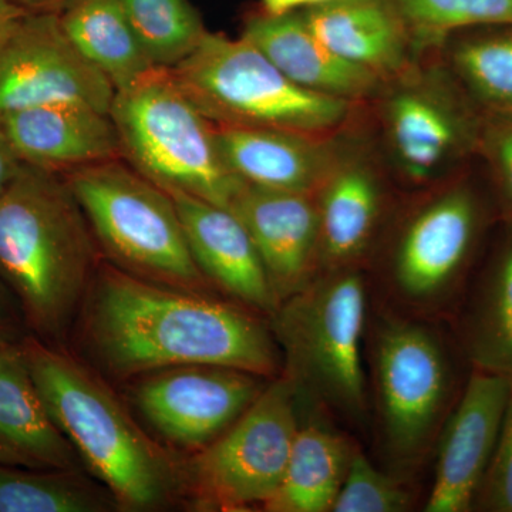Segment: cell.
Masks as SVG:
<instances>
[{
    "instance_id": "cell-1",
    "label": "cell",
    "mask_w": 512,
    "mask_h": 512,
    "mask_svg": "<svg viewBox=\"0 0 512 512\" xmlns=\"http://www.w3.org/2000/svg\"><path fill=\"white\" fill-rule=\"evenodd\" d=\"M73 328L99 373L120 382L185 365L275 379L282 355L269 319L220 292L147 281L101 259Z\"/></svg>"
},
{
    "instance_id": "cell-2",
    "label": "cell",
    "mask_w": 512,
    "mask_h": 512,
    "mask_svg": "<svg viewBox=\"0 0 512 512\" xmlns=\"http://www.w3.org/2000/svg\"><path fill=\"white\" fill-rule=\"evenodd\" d=\"M19 346L53 420L119 511H160L183 500V458L138 426L101 373L35 335Z\"/></svg>"
},
{
    "instance_id": "cell-3",
    "label": "cell",
    "mask_w": 512,
    "mask_h": 512,
    "mask_svg": "<svg viewBox=\"0 0 512 512\" xmlns=\"http://www.w3.org/2000/svg\"><path fill=\"white\" fill-rule=\"evenodd\" d=\"M101 259L63 175L23 164L0 195V279L32 335L66 339Z\"/></svg>"
},
{
    "instance_id": "cell-4",
    "label": "cell",
    "mask_w": 512,
    "mask_h": 512,
    "mask_svg": "<svg viewBox=\"0 0 512 512\" xmlns=\"http://www.w3.org/2000/svg\"><path fill=\"white\" fill-rule=\"evenodd\" d=\"M447 323L390 308L372 295L365 357L372 429L386 470L413 480L426 464L463 386Z\"/></svg>"
},
{
    "instance_id": "cell-5",
    "label": "cell",
    "mask_w": 512,
    "mask_h": 512,
    "mask_svg": "<svg viewBox=\"0 0 512 512\" xmlns=\"http://www.w3.org/2000/svg\"><path fill=\"white\" fill-rule=\"evenodd\" d=\"M370 298L366 269L323 272L268 318L281 375L299 400L357 430L372 426L365 357Z\"/></svg>"
},
{
    "instance_id": "cell-6",
    "label": "cell",
    "mask_w": 512,
    "mask_h": 512,
    "mask_svg": "<svg viewBox=\"0 0 512 512\" xmlns=\"http://www.w3.org/2000/svg\"><path fill=\"white\" fill-rule=\"evenodd\" d=\"M484 227L483 201L466 181L410 195L394 207L367 266L372 295L407 315L450 322Z\"/></svg>"
},
{
    "instance_id": "cell-7",
    "label": "cell",
    "mask_w": 512,
    "mask_h": 512,
    "mask_svg": "<svg viewBox=\"0 0 512 512\" xmlns=\"http://www.w3.org/2000/svg\"><path fill=\"white\" fill-rule=\"evenodd\" d=\"M110 116L123 160L168 194L183 192L231 208L244 188L221 156L215 124L170 69L156 67L114 93Z\"/></svg>"
},
{
    "instance_id": "cell-8",
    "label": "cell",
    "mask_w": 512,
    "mask_h": 512,
    "mask_svg": "<svg viewBox=\"0 0 512 512\" xmlns=\"http://www.w3.org/2000/svg\"><path fill=\"white\" fill-rule=\"evenodd\" d=\"M63 177L103 259L157 284L215 291L191 254L173 197L163 188L123 158L87 165Z\"/></svg>"
},
{
    "instance_id": "cell-9",
    "label": "cell",
    "mask_w": 512,
    "mask_h": 512,
    "mask_svg": "<svg viewBox=\"0 0 512 512\" xmlns=\"http://www.w3.org/2000/svg\"><path fill=\"white\" fill-rule=\"evenodd\" d=\"M170 70L215 126L335 136L357 106L293 83L241 36L208 32L195 52Z\"/></svg>"
},
{
    "instance_id": "cell-10",
    "label": "cell",
    "mask_w": 512,
    "mask_h": 512,
    "mask_svg": "<svg viewBox=\"0 0 512 512\" xmlns=\"http://www.w3.org/2000/svg\"><path fill=\"white\" fill-rule=\"evenodd\" d=\"M377 104L386 171L407 194L433 190L480 146L483 127L446 64L419 59L387 80Z\"/></svg>"
},
{
    "instance_id": "cell-11",
    "label": "cell",
    "mask_w": 512,
    "mask_h": 512,
    "mask_svg": "<svg viewBox=\"0 0 512 512\" xmlns=\"http://www.w3.org/2000/svg\"><path fill=\"white\" fill-rule=\"evenodd\" d=\"M299 402L286 377L269 380L227 431L184 458L183 500L197 511H262L284 478L301 426Z\"/></svg>"
},
{
    "instance_id": "cell-12",
    "label": "cell",
    "mask_w": 512,
    "mask_h": 512,
    "mask_svg": "<svg viewBox=\"0 0 512 512\" xmlns=\"http://www.w3.org/2000/svg\"><path fill=\"white\" fill-rule=\"evenodd\" d=\"M269 380L231 367L174 366L131 380L130 397L165 443L192 454L247 412Z\"/></svg>"
},
{
    "instance_id": "cell-13",
    "label": "cell",
    "mask_w": 512,
    "mask_h": 512,
    "mask_svg": "<svg viewBox=\"0 0 512 512\" xmlns=\"http://www.w3.org/2000/svg\"><path fill=\"white\" fill-rule=\"evenodd\" d=\"M114 93L77 52L56 13H25L0 39V117L64 103L110 113Z\"/></svg>"
},
{
    "instance_id": "cell-14",
    "label": "cell",
    "mask_w": 512,
    "mask_h": 512,
    "mask_svg": "<svg viewBox=\"0 0 512 512\" xmlns=\"http://www.w3.org/2000/svg\"><path fill=\"white\" fill-rule=\"evenodd\" d=\"M343 140V138H342ZM387 171L363 146L342 141L319 191V274L366 269L396 204Z\"/></svg>"
},
{
    "instance_id": "cell-15",
    "label": "cell",
    "mask_w": 512,
    "mask_h": 512,
    "mask_svg": "<svg viewBox=\"0 0 512 512\" xmlns=\"http://www.w3.org/2000/svg\"><path fill=\"white\" fill-rule=\"evenodd\" d=\"M512 389L501 377L471 369L441 430L424 512H468L490 466Z\"/></svg>"
},
{
    "instance_id": "cell-16",
    "label": "cell",
    "mask_w": 512,
    "mask_h": 512,
    "mask_svg": "<svg viewBox=\"0 0 512 512\" xmlns=\"http://www.w3.org/2000/svg\"><path fill=\"white\" fill-rule=\"evenodd\" d=\"M231 210L254 239L278 303L319 275V217L312 194L244 185Z\"/></svg>"
},
{
    "instance_id": "cell-17",
    "label": "cell",
    "mask_w": 512,
    "mask_h": 512,
    "mask_svg": "<svg viewBox=\"0 0 512 512\" xmlns=\"http://www.w3.org/2000/svg\"><path fill=\"white\" fill-rule=\"evenodd\" d=\"M188 247L215 291L269 318L278 308L254 239L231 208L171 192Z\"/></svg>"
},
{
    "instance_id": "cell-18",
    "label": "cell",
    "mask_w": 512,
    "mask_h": 512,
    "mask_svg": "<svg viewBox=\"0 0 512 512\" xmlns=\"http://www.w3.org/2000/svg\"><path fill=\"white\" fill-rule=\"evenodd\" d=\"M241 37L293 83L323 96L363 106L372 103L386 83L323 45L306 23L302 10L282 15L264 10L252 13L244 22Z\"/></svg>"
},
{
    "instance_id": "cell-19",
    "label": "cell",
    "mask_w": 512,
    "mask_h": 512,
    "mask_svg": "<svg viewBox=\"0 0 512 512\" xmlns=\"http://www.w3.org/2000/svg\"><path fill=\"white\" fill-rule=\"evenodd\" d=\"M225 164L235 177L264 190L315 195L338 158L342 137L276 128L215 126Z\"/></svg>"
},
{
    "instance_id": "cell-20",
    "label": "cell",
    "mask_w": 512,
    "mask_h": 512,
    "mask_svg": "<svg viewBox=\"0 0 512 512\" xmlns=\"http://www.w3.org/2000/svg\"><path fill=\"white\" fill-rule=\"evenodd\" d=\"M23 164L57 174L119 160V133L110 113L84 104H50L0 117Z\"/></svg>"
},
{
    "instance_id": "cell-21",
    "label": "cell",
    "mask_w": 512,
    "mask_h": 512,
    "mask_svg": "<svg viewBox=\"0 0 512 512\" xmlns=\"http://www.w3.org/2000/svg\"><path fill=\"white\" fill-rule=\"evenodd\" d=\"M302 13L323 45L383 82L421 59L423 49L393 0H328Z\"/></svg>"
},
{
    "instance_id": "cell-22",
    "label": "cell",
    "mask_w": 512,
    "mask_h": 512,
    "mask_svg": "<svg viewBox=\"0 0 512 512\" xmlns=\"http://www.w3.org/2000/svg\"><path fill=\"white\" fill-rule=\"evenodd\" d=\"M471 369L501 377L512 389V224L448 322Z\"/></svg>"
},
{
    "instance_id": "cell-23",
    "label": "cell",
    "mask_w": 512,
    "mask_h": 512,
    "mask_svg": "<svg viewBox=\"0 0 512 512\" xmlns=\"http://www.w3.org/2000/svg\"><path fill=\"white\" fill-rule=\"evenodd\" d=\"M0 451L3 464L9 466L80 468L82 464L47 409L19 342L0 345Z\"/></svg>"
},
{
    "instance_id": "cell-24",
    "label": "cell",
    "mask_w": 512,
    "mask_h": 512,
    "mask_svg": "<svg viewBox=\"0 0 512 512\" xmlns=\"http://www.w3.org/2000/svg\"><path fill=\"white\" fill-rule=\"evenodd\" d=\"M359 444L322 421L301 420L284 478L265 512H332Z\"/></svg>"
},
{
    "instance_id": "cell-25",
    "label": "cell",
    "mask_w": 512,
    "mask_h": 512,
    "mask_svg": "<svg viewBox=\"0 0 512 512\" xmlns=\"http://www.w3.org/2000/svg\"><path fill=\"white\" fill-rule=\"evenodd\" d=\"M70 42L114 92L156 69L116 0H80L59 13Z\"/></svg>"
},
{
    "instance_id": "cell-26",
    "label": "cell",
    "mask_w": 512,
    "mask_h": 512,
    "mask_svg": "<svg viewBox=\"0 0 512 512\" xmlns=\"http://www.w3.org/2000/svg\"><path fill=\"white\" fill-rule=\"evenodd\" d=\"M444 63L473 103L493 119H512V26L454 33Z\"/></svg>"
},
{
    "instance_id": "cell-27",
    "label": "cell",
    "mask_w": 512,
    "mask_h": 512,
    "mask_svg": "<svg viewBox=\"0 0 512 512\" xmlns=\"http://www.w3.org/2000/svg\"><path fill=\"white\" fill-rule=\"evenodd\" d=\"M119 511L110 491L80 468L0 463V512Z\"/></svg>"
},
{
    "instance_id": "cell-28",
    "label": "cell",
    "mask_w": 512,
    "mask_h": 512,
    "mask_svg": "<svg viewBox=\"0 0 512 512\" xmlns=\"http://www.w3.org/2000/svg\"><path fill=\"white\" fill-rule=\"evenodd\" d=\"M128 23L160 69H173L192 55L210 30L191 0H116Z\"/></svg>"
},
{
    "instance_id": "cell-29",
    "label": "cell",
    "mask_w": 512,
    "mask_h": 512,
    "mask_svg": "<svg viewBox=\"0 0 512 512\" xmlns=\"http://www.w3.org/2000/svg\"><path fill=\"white\" fill-rule=\"evenodd\" d=\"M421 49L464 30L512 26V0H393Z\"/></svg>"
},
{
    "instance_id": "cell-30",
    "label": "cell",
    "mask_w": 512,
    "mask_h": 512,
    "mask_svg": "<svg viewBox=\"0 0 512 512\" xmlns=\"http://www.w3.org/2000/svg\"><path fill=\"white\" fill-rule=\"evenodd\" d=\"M416 504L412 480L377 468L357 446L332 512H407Z\"/></svg>"
},
{
    "instance_id": "cell-31",
    "label": "cell",
    "mask_w": 512,
    "mask_h": 512,
    "mask_svg": "<svg viewBox=\"0 0 512 512\" xmlns=\"http://www.w3.org/2000/svg\"><path fill=\"white\" fill-rule=\"evenodd\" d=\"M474 510L512 512V393L490 466L477 493Z\"/></svg>"
},
{
    "instance_id": "cell-32",
    "label": "cell",
    "mask_w": 512,
    "mask_h": 512,
    "mask_svg": "<svg viewBox=\"0 0 512 512\" xmlns=\"http://www.w3.org/2000/svg\"><path fill=\"white\" fill-rule=\"evenodd\" d=\"M497 191L507 224H512V119H491L483 127L480 146Z\"/></svg>"
},
{
    "instance_id": "cell-33",
    "label": "cell",
    "mask_w": 512,
    "mask_h": 512,
    "mask_svg": "<svg viewBox=\"0 0 512 512\" xmlns=\"http://www.w3.org/2000/svg\"><path fill=\"white\" fill-rule=\"evenodd\" d=\"M23 329L26 326L18 303L0 279V345L20 342L26 336L23 335Z\"/></svg>"
},
{
    "instance_id": "cell-34",
    "label": "cell",
    "mask_w": 512,
    "mask_h": 512,
    "mask_svg": "<svg viewBox=\"0 0 512 512\" xmlns=\"http://www.w3.org/2000/svg\"><path fill=\"white\" fill-rule=\"evenodd\" d=\"M22 160L16 154L15 148L10 144L2 124H0V195L3 194L12 181L15 180L20 168H22Z\"/></svg>"
},
{
    "instance_id": "cell-35",
    "label": "cell",
    "mask_w": 512,
    "mask_h": 512,
    "mask_svg": "<svg viewBox=\"0 0 512 512\" xmlns=\"http://www.w3.org/2000/svg\"><path fill=\"white\" fill-rule=\"evenodd\" d=\"M325 2L328 0H261V10L271 15H282L313 8Z\"/></svg>"
},
{
    "instance_id": "cell-36",
    "label": "cell",
    "mask_w": 512,
    "mask_h": 512,
    "mask_svg": "<svg viewBox=\"0 0 512 512\" xmlns=\"http://www.w3.org/2000/svg\"><path fill=\"white\" fill-rule=\"evenodd\" d=\"M26 12L59 13L69 9L80 0H13Z\"/></svg>"
},
{
    "instance_id": "cell-37",
    "label": "cell",
    "mask_w": 512,
    "mask_h": 512,
    "mask_svg": "<svg viewBox=\"0 0 512 512\" xmlns=\"http://www.w3.org/2000/svg\"><path fill=\"white\" fill-rule=\"evenodd\" d=\"M25 13L28 12L13 0H0V39L19 22Z\"/></svg>"
},
{
    "instance_id": "cell-38",
    "label": "cell",
    "mask_w": 512,
    "mask_h": 512,
    "mask_svg": "<svg viewBox=\"0 0 512 512\" xmlns=\"http://www.w3.org/2000/svg\"><path fill=\"white\" fill-rule=\"evenodd\" d=\"M0 463H3L2 451H0Z\"/></svg>"
}]
</instances>
